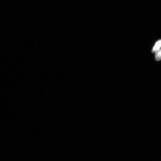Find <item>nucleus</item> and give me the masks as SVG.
Masks as SVG:
<instances>
[{"instance_id": "2", "label": "nucleus", "mask_w": 161, "mask_h": 161, "mask_svg": "<svg viewBox=\"0 0 161 161\" xmlns=\"http://www.w3.org/2000/svg\"><path fill=\"white\" fill-rule=\"evenodd\" d=\"M156 59L157 61H159L161 60V49L156 53Z\"/></svg>"}, {"instance_id": "1", "label": "nucleus", "mask_w": 161, "mask_h": 161, "mask_svg": "<svg viewBox=\"0 0 161 161\" xmlns=\"http://www.w3.org/2000/svg\"><path fill=\"white\" fill-rule=\"evenodd\" d=\"M161 47V40L157 42L152 50L153 53H156L160 49Z\"/></svg>"}]
</instances>
